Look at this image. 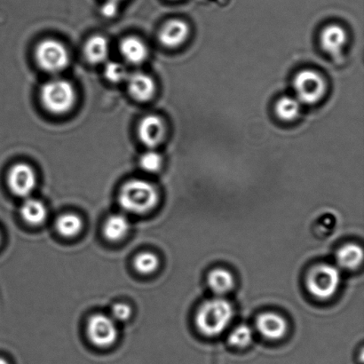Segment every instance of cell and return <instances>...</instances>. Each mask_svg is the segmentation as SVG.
<instances>
[{
  "label": "cell",
  "instance_id": "cell-4",
  "mask_svg": "<svg viewBox=\"0 0 364 364\" xmlns=\"http://www.w3.org/2000/svg\"><path fill=\"white\" fill-rule=\"evenodd\" d=\"M40 98L47 111L61 115L71 111L76 100V92L69 81L58 78L44 84Z\"/></svg>",
  "mask_w": 364,
  "mask_h": 364
},
{
  "label": "cell",
  "instance_id": "cell-13",
  "mask_svg": "<svg viewBox=\"0 0 364 364\" xmlns=\"http://www.w3.org/2000/svg\"><path fill=\"white\" fill-rule=\"evenodd\" d=\"M347 34L344 28L337 24H331L325 27L321 34V46L329 55H340L346 45Z\"/></svg>",
  "mask_w": 364,
  "mask_h": 364
},
{
  "label": "cell",
  "instance_id": "cell-18",
  "mask_svg": "<svg viewBox=\"0 0 364 364\" xmlns=\"http://www.w3.org/2000/svg\"><path fill=\"white\" fill-rule=\"evenodd\" d=\"M207 282L213 293L218 295L228 293L235 286L234 276L230 272L222 269H216L210 272Z\"/></svg>",
  "mask_w": 364,
  "mask_h": 364
},
{
  "label": "cell",
  "instance_id": "cell-21",
  "mask_svg": "<svg viewBox=\"0 0 364 364\" xmlns=\"http://www.w3.org/2000/svg\"><path fill=\"white\" fill-rule=\"evenodd\" d=\"M300 102L290 96L282 97L275 104L277 117L284 121H293L300 114Z\"/></svg>",
  "mask_w": 364,
  "mask_h": 364
},
{
  "label": "cell",
  "instance_id": "cell-3",
  "mask_svg": "<svg viewBox=\"0 0 364 364\" xmlns=\"http://www.w3.org/2000/svg\"><path fill=\"white\" fill-rule=\"evenodd\" d=\"M341 282L337 266L322 263L313 266L307 276V289L316 299L326 300L334 297Z\"/></svg>",
  "mask_w": 364,
  "mask_h": 364
},
{
  "label": "cell",
  "instance_id": "cell-29",
  "mask_svg": "<svg viewBox=\"0 0 364 364\" xmlns=\"http://www.w3.org/2000/svg\"><path fill=\"white\" fill-rule=\"evenodd\" d=\"M107 1L114 2V3H117V4H118V3H119V1H120V0H107Z\"/></svg>",
  "mask_w": 364,
  "mask_h": 364
},
{
  "label": "cell",
  "instance_id": "cell-23",
  "mask_svg": "<svg viewBox=\"0 0 364 364\" xmlns=\"http://www.w3.org/2000/svg\"><path fill=\"white\" fill-rule=\"evenodd\" d=\"M158 266L159 260L158 257L152 253H141L134 260V268L140 274H152V273L156 271Z\"/></svg>",
  "mask_w": 364,
  "mask_h": 364
},
{
  "label": "cell",
  "instance_id": "cell-11",
  "mask_svg": "<svg viewBox=\"0 0 364 364\" xmlns=\"http://www.w3.org/2000/svg\"><path fill=\"white\" fill-rule=\"evenodd\" d=\"M128 91L138 102H147L156 92V84L153 78L143 72L128 75L127 78Z\"/></svg>",
  "mask_w": 364,
  "mask_h": 364
},
{
  "label": "cell",
  "instance_id": "cell-1",
  "mask_svg": "<svg viewBox=\"0 0 364 364\" xmlns=\"http://www.w3.org/2000/svg\"><path fill=\"white\" fill-rule=\"evenodd\" d=\"M234 316L231 304L224 299L206 301L197 310L196 325L206 337H216L227 329Z\"/></svg>",
  "mask_w": 364,
  "mask_h": 364
},
{
  "label": "cell",
  "instance_id": "cell-20",
  "mask_svg": "<svg viewBox=\"0 0 364 364\" xmlns=\"http://www.w3.org/2000/svg\"><path fill=\"white\" fill-rule=\"evenodd\" d=\"M56 229L65 237H73L80 233L83 227L82 219L74 213L60 216L56 221Z\"/></svg>",
  "mask_w": 364,
  "mask_h": 364
},
{
  "label": "cell",
  "instance_id": "cell-26",
  "mask_svg": "<svg viewBox=\"0 0 364 364\" xmlns=\"http://www.w3.org/2000/svg\"><path fill=\"white\" fill-rule=\"evenodd\" d=\"M131 313V307L127 304H115L111 309V318L115 322H125L130 318Z\"/></svg>",
  "mask_w": 364,
  "mask_h": 364
},
{
  "label": "cell",
  "instance_id": "cell-15",
  "mask_svg": "<svg viewBox=\"0 0 364 364\" xmlns=\"http://www.w3.org/2000/svg\"><path fill=\"white\" fill-rule=\"evenodd\" d=\"M120 52L123 57L131 64H140L147 57V48L140 39L128 37L120 44Z\"/></svg>",
  "mask_w": 364,
  "mask_h": 364
},
{
  "label": "cell",
  "instance_id": "cell-25",
  "mask_svg": "<svg viewBox=\"0 0 364 364\" xmlns=\"http://www.w3.org/2000/svg\"><path fill=\"white\" fill-rule=\"evenodd\" d=\"M140 165L147 172H158L162 166L161 156L154 150H149L140 156Z\"/></svg>",
  "mask_w": 364,
  "mask_h": 364
},
{
  "label": "cell",
  "instance_id": "cell-16",
  "mask_svg": "<svg viewBox=\"0 0 364 364\" xmlns=\"http://www.w3.org/2000/svg\"><path fill=\"white\" fill-rule=\"evenodd\" d=\"M21 216L28 224L39 226L45 222L47 210L42 201L27 199L21 207Z\"/></svg>",
  "mask_w": 364,
  "mask_h": 364
},
{
  "label": "cell",
  "instance_id": "cell-10",
  "mask_svg": "<svg viewBox=\"0 0 364 364\" xmlns=\"http://www.w3.org/2000/svg\"><path fill=\"white\" fill-rule=\"evenodd\" d=\"M256 327L263 337L271 340H281L287 331V323L284 318L275 313H263L256 321Z\"/></svg>",
  "mask_w": 364,
  "mask_h": 364
},
{
  "label": "cell",
  "instance_id": "cell-24",
  "mask_svg": "<svg viewBox=\"0 0 364 364\" xmlns=\"http://www.w3.org/2000/svg\"><path fill=\"white\" fill-rule=\"evenodd\" d=\"M104 74L107 80L112 83H119L127 80L129 75L123 65L116 62H108L106 64Z\"/></svg>",
  "mask_w": 364,
  "mask_h": 364
},
{
  "label": "cell",
  "instance_id": "cell-9",
  "mask_svg": "<svg viewBox=\"0 0 364 364\" xmlns=\"http://www.w3.org/2000/svg\"><path fill=\"white\" fill-rule=\"evenodd\" d=\"M165 128L164 122L156 115H149L140 122L138 134L144 145L155 147L164 139Z\"/></svg>",
  "mask_w": 364,
  "mask_h": 364
},
{
  "label": "cell",
  "instance_id": "cell-5",
  "mask_svg": "<svg viewBox=\"0 0 364 364\" xmlns=\"http://www.w3.org/2000/svg\"><path fill=\"white\" fill-rule=\"evenodd\" d=\"M36 60L42 70L50 73H58L67 67L70 55L61 42L46 39L37 46Z\"/></svg>",
  "mask_w": 364,
  "mask_h": 364
},
{
  "label": "cell",
  "instance_id": "cell-27",
  "mask_svg": "<svg viewBox=\"0 0 364 364\" xmlns=\"http://www.w3.org/2000/svg\"><path fill=\"white\" fill-rule=\"evenodd\" d=\"M118 4L117 3L106 1L105 4L102 6V14L105 17L111 18L115 17L117 14Z\"/></svg>",
  "mask_w": 364,
  "mask_h": 364
},
{
  "label": "cell",
  "instance_id": "cell-7",
  "mask_svg": "<svg viewBox=\"0 0 364 364\" xmlns=\"http://www.w3.org/2000/svg\"><path fill=\"white\" fill-rule=\"evenodd\" d=\"M87 335L91 342L100 348L111 347L117 340L118 331L116 322L108 316L94 315L87 323Z\"/></svg>",
  "mask_w": 364,
  "mask_h": 364
},
{
  "label": "cell",
  "instance_id": "cell-6",
  "mask_svg": "<svg viewBox=\"0 0 364 364\" xmlns=\"http://www.w3.org/2000/svg\"><path fill=\"white\" fill-rule=\"evenodd\" d=\"M293 89L300 102L315 104L325 95L326 86L318 72L305 70L295 76Z\"/></svg>",
  "mask_w": 364,
  "mask_h": 364
},
{
  "label": "cell",
  "instance_id": "cell-17",
  "mask_svg": "<svg viewBox=\"0 0 364 364\" xmlns=\"http://www.w3.org/2000/svg\"><path fill=\"white\" fill-rule=\"evenodd\" d=\"M130 230V222L125 215H114L107 219L103 234L107 239L117 242L123 239Z\"/></svg>",
  "mask_w": 364,
  "mask_h": 364
},
{
  "label": "cell",
  "instance_id": "cell-8",
  "mask_svg": "<svg viewBox=\"0 0 364 364\" xmlns=\"http://www.w3.org/2000/svg\"><path fill=\"white\" fill-rule=\"evenodd\" d=\"M8 183L12 193L20 197H28L35 190L36 172L29 165L20 163L9 171Z\"/></svg>",
  "mask_w": 364,
  "mask_h": 364
},
{
  "label": "cell",
  "instance_id": "cell-28",
  "mask_svg": "<svg viewBox=\"0 0 364 364\" xmlns=\"http://www.w3.org/2000/svg\"><path fill=\"white\" fill-rule=\"evenodd\" d=\"M0 364H9V363L6 359L2 358V357H0Z\"/></svg>",
  "mask_w": 364,
  "mask_h": 364
},
{
  "label": "cell",
  "instance_id": "cell-22",
  "mask_svg": "<svg viewBox=\"0 0 364 364\" xmlns=\"http://www.w3.org/2000/svg\"><path fill=\"white\" fill-rule=\"evenodd\" d=\"M252 329L246 325H238L228 336V343L237 348H246L253 340Z\"/></svg>",
  "mask_w": 364,
  "mask_h": 364
},
{
  "label": "cell",
  "instance_id": "cell-30",
  "mask_svg": "<svg viewBox=\"0 0 364 364\" xmlns=\"http://www.w3.org/2000/svg\"><path fill=\"white\" fill-rule=\"evenodd\" d=\"M0 242H1V235H0Z\"/></svg>",
  "mask_w": 364,
  "mask_h": 364
},
{
  "label": "cell",
  "instance_id": "cell-19",
  "mask_svg": "<svg viewBox=\"0 0 364 364\" xmlns=\"http://www.w3.org/2000/svg\"><path fill=\"white\" fill-rule=\"evenodd\" d=\"M109 53V43L104 37H91L84 46V55L92 64L104 62Z\"/></svg>",
  "mask_w": 364,
  "mask_h": 364
},
{
  "label": "cell",
  "instance_id": "cell-14",
  "mask_svg": "<svg viewBox=\"0 0 364 364\" xmlns=\"http://www.w3.org/2000/svg\"><path fill=\"white\" fill-rule=\"evenodd\" d=\"M338 264L347 271H354L362 265L363 260V248L356 244H345L338 249L336 256Z\"/></svg>",
  "mask_w": 364,
  "mask_h": 364
},
{
  "label": "cell",
  "instance_id": "cell-2",
  "mask_svg": "<svg viewBox=\"0 0 364 364\" xmlns=\"http://www.w3.org/2000/svg\"><path fill=\"white\" fill-rule=\"evenodd\" d=\"M118 201L125 211L143 215L158 205V193L156 187L149 181L131 180L121 188Z\"/></svg>",
  "mask_w": 364,
  "mask_h": 364
},
{
  "label": "cell",
  "instance_id": "cell-12",
  "mask_svg": "<svg viewBox=\"0 0 364 364\" xmlns=\"http://www.w3.org/2000/svg\"><path fill=\"white\" fill-rule=\"evenodd\" d=\"M190 33L188 25L183 21L172 20L165 24L159 33L160 42L169 48L182 45Z\"/></svg>",
  "mask_w": 364,
  "mask_h": 364
}]
</instances>
